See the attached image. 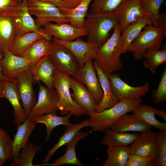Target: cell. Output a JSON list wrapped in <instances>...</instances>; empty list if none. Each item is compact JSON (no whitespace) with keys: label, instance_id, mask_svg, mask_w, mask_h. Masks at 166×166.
Here are the masks:
<instances>
[{"label":"cell","instance_id":"1","mask_svg":"<svg viewBox=\"0 0 166 166\" xmlns=\"http://www.w3.org/2000/svg\"><path fill=\"white\" fill-rule=\"evenodd\" d=\"M114 12L96 13L90 11L85 18L83 28L86 33L87 41L103 44L109 38L110 31L118 24Z\"/></svg>","mask_w":166,"mask_h":166},{"label":"cell","instance_id":"2","mask_svg":"<svg viewBox=\"0 0 166 166\" xmlns=\"http://www.w3.org/2000/svg\"><path fill=\"white\" fill-rule=\"evenodd\" d=\"M114 29L111 36L99 47L93 59L99 68L108 73L118 71L123 66L120 59L122 54L121 32L118 24Z\"/></svg>","mask_w":166,"mask_h":166},{"label":"cell","instance_id":"3","mask_svg":"<svg viewBox=\"0 0 166 166\" xmlns=\"http://www.w3.org/2000/svg\"><path fill=\"white\" fill-rule=\"evenodd\" d=\"M142 99H121L113 107L100 112L89 113L90 119L89 126L91 132H104L111 128L113 125L123 115L132 112L141 103Z\"/></svg>","mask_w":166,"mask_h":166},{"label":"cell","instance_id":"4","mask_svg":"<svg viewBox=\"0 0 166 166\" xmlns=\"http://www.w3.org/2000/svg\"><path fill=\"white\" fill-rule=\"evenodd\" d=\"M70 75L64 72L56 69L54 73L53 86L58 97L57 104L58 110L62 115L70 113L77 117L88 113L77 105L73 99L70 92Z\"/></svg>","mask_w":166,"mask_h":166},{"label":"cell","instance_id":"5","mask_svg":"<svg viewBox=\"0 0 166 166\" xmlns=\"http://www.w3.org/2000/svg\"><path fill=\"white\" fill-rule=\"evenodd\" d=\"M166 36V34L159 27L148 24L132 42L127 52H132L134 58L140 60L143 58V54L146 49H159Z\"/></svg>","mask_w":166,"mask_h":166},{"label":"cell","instance_id":"6","mask_svg":"<svg viewBox=\"0 0 166 166\" xmlns=\"http://www.w3.org/2000/svg\"><path fill=\"white\" fill-rule=\"evenodd\" d=\"M27 5L30 14L36 16L35 22L40 27L52 22L68 23L59 8L52 2L27 0Z\"/></svg>","mask_w":166,"mask_h":166},{"label":"cell","instance_id":"7","mask_svg":"<svg viewBox=\"0 0 166 166\" xmlns=\"http://www.w3.org/2000/svg\"><path fill=\"white\" fill-rule=\"evenodd\" d=\"M111 90L117 98L137 100L145 96L150 89V83L147 82L137 87L130 85L124 82L117 74L109 73Z\"/></svg>","mask_w":166,"mask_h":166},{"label":"cell","instance_id":"8","mask_svg":"<svg viewBox=\"0 0 166 166\" xmlns=\"http://www.w3.org/2000/svg\"><path fill=\"white\" fill-rule=\"evenodd\" d=\"M52 47L48 55L56 69L73 76L79 68L77 60L66 47L52 40Z\"/></svg>","mask_w":166,"mask_h":166},{"label":"cell","instance_id":"9","mask_svg":"<svg viewBox=\"0 0 166 166\" xmlns=\"http://www.w3.org/2000/svg\"><path fill=\"white\" fill-rule=\"evenodd\" d=\"M52 40L64 45L71 51L79 68L82 67L88 61L93 60L99 47L97 44L83 41L79 38L73 41H67L53 37Z\"/></svg>","mask_w":166,"mask_h":166},{"label":"cell","instance_id":"10","mask_svg":"<svg viewBox=\"0 0 166 166\" xmlns=\"http://www.w3.org/2000/svg\"><path fill=\"white\" fill-rule=\"evenodd\" d=\"M93 60H90L87 61L82 67L78 69L73 77L86 86L93 94L97 105L102 100L103 92Z\"/></svg>","mask_w":166,"mask_h":166},{"label":"cell","instance_id":"11","mask_svg":"<svg viewBox=\"0 0 166 166\" xmlns=\"http://www.w3.org/2000/svg\"><path fill=\"white\" fill-rule=\"evenodd\" d=\"M158 132L151 129L140 133L129 146L131 154L140 155L156 159L159 153L157 137Z\"/></svg>","mask_w":166,"mask_h":166},{"label":"cell","instance_id":"12","mask_svg":"<svg viewBox=\"0 0 166 166\" xmlns=\"http://www.w3.org/2000/svg\"><path fill=\"white\" fill-rule=\"evenodd\" d=\"M15 82L22 107L26 117H28L37 101L33 86L34 82L31 69L26 70L18 74Z\"/></svg>","mask_w":166,"mask_h":166},{"label":"cell","instance_id":"13","mask_svg":"<svg viewBox=\"0 0 166 166\" xmlns=\"http://www.w3.org/2000/svg\"><path fill=\"white\" fill-rule=\"evenodd\" d=\"M3 56L0 62L1 73L8 80L15 81L18 74L33 68L31 62L27 59L9 51H5Z\"/></svg>","mask_w":166,"mask_h":166},{"label":"cell","instance_id":"14","mask_svg":"<svg viewBox=\"0 0 166 166\" xmlns=\"http://www.w3.org/2000/svg\"><path fill=\"white\" fill-rule=\"evenodd\" d=\"M57 94L54 89L39 84L38 99L29 117L42 115L50 113H56L58 110Z\"/></svg>","mask_w":166,"mask_h":166},{"label":"cell","instance_id":"15","mask_svg":"<svg viewBox=\"0 0 166 166\" xmlns=\"http://www.w3.org/2000/svg\"><path fill=\"white\" fill-rule=\"evenodd\" d=\"M15 28L16 36L34 31H40L42 28L38 26L29 13L27 0L18 3L11 12Z\"/></svg>","mask_w":166,"mask_h":166},{"label":"cell","instance_id":"16","mask_svg":"<svg viewBox=\"0 0 166 166\" xmlns=\"http://www.w3.org/2000/svg\"><path fill=\"white\" fill-rule=\"evenodd\" d=\"M114 12L117 17L121 32L128 25L146 15L140 0H124Z\"/></svg>","mask_w":166,"mask_h":166},{"label":"cell","instance_id":"17","mask_svg":"<svg viewBox=\"0 0 166 166\" xmlns=\"http://www.w3.org/2000/svg\"><path fill=\"white\" fill-rule=\"evenodd\" d=\"M70 87L73 91L71 97L77 105L89 113L96 112L97 104L92 93L84 84L70 77Z\"/></svg>","mask_w":166,"mask_h":166},{"label":"cell","instance_id":"18","mask_svg":"<svg viewBox=\"0 0 166 166\" xmlns=\"http://www.w3.org/2000/svg\"><path fill=\"white\" fill-rule=\"evenodd\" d=\"M45 32L50 38L53 37L67 41L75 40L80 37L86 36L84 28H76L68 23L45 24L43 28Z\"/></svg>","mask_w":166,"mask_h":166},{"label":"cell","instance_id":"19","mask_svg":"<svg viewBox=\"0 0 166 166\" xmlns=\"http://www.w3.org/2000/svg\"><path fill=\"white\" fill-rule=\"evenodd\" d=\"M2 95L3 98L8 100L13 107L14 121L17 125L23 122L27 117L21 104L20 97L15 81H3Z\"/></svg>","mask_w":166,"mask_h":166},{"label":"cell","instance_id":"20","mask_svg":"<svg viewBox=\"0 0 166 166\" xmlns=\"http://www.w3.org/2000/svg\"><path fill=\"white\" fill-rule=\"evenodd\" d=\"M55 69L48 55L43 57L31 69L34 83L42 81L48 88L54 89L53 76Z\"/></svg>","mask_w":166,"mask_h":166},{"label":"cell","instance_id":"21","mask_svg":"<svg viewBox=\"0 0 166 166\" xmlns=\"http://www.w3.org/2000/svg\"><path fill=\"white\" fill-rule=\"evenodd\" d=\"M93 65L103 92L102 100L97 106L96 112L98 113L113 107L119 101L111 90L109 73L103 71L94 62Z\"/></svg>","mask_w":166,"mask_h":166},{"label":"cell","instance_id":"22","mask_svg":"<svg viewBox=\"0 0 166 166\" xmlns=\"http://www.w3.org/2000/svg\"><path fill=\"white\" fill-rule=\"evenodd\" d=\"M16 37V33L11 12L0 15V51L3 56L9 51Z\"/></svg>","mask_w":166,"mask_h":166},{"label":"cell","instance_id":"23","mask_svg":"<svg viewBox=\"0 0 166 166\" xmlns=\"http://www.w3.org/2000/svg\"><path fill=\"white\" fill-rule=\"evenodd\" d=\"M36 124L28 117L23 122L17 126V131L12 142L14 160L17 158L20 150L28 143L30 136L36 128Z\"/></svg>","mask_w":166,"mask_h":166},{"label":"cell","instance_id":"24","mask_svg":"<svg viewBox=\"0 0 166 166\" xmlns=\"http://www.w3.org/2000/svg\"><path fill=\"white\" fill-rule=\"evenodd\" d=\"M89 132H78L72 140L65 145L66 148L64 154L61 157L57 159L53 163H47L49 166H60L70 164L78 166H85L77 159L76 154L75 147L78 142L81 139L87 137Z\"/></svg>","mask_w":166,"mask_h":166},{"label":"cell","instance_id":"25","mask_svg":"<svg viewBox=\"0 0 166 166\" xmlns=\"http://www.w3.org/2000/svg\"><path fill=\"white\" fill-rule=\"evenodd\" d=\"M72 115L69 113L65 116L60 117L57 116V113H52L30 117L31 121L36 124L42 123L45 124L46 128L45 140L47 142L49 140L51 132L54 128L61 125L67 127L72 124L69 118Z\"/></svg>","mask_w":166,"mask_h":166},{"label":"cell","instance_id":"26","mask_svg":"<svg viewBox=\"0 0 166 166\" xmlns=\"http://www.w3.org/2000/svg\"><path fill=\"white\" fill-rule=\"evenodd\" d=\"M152 126L146 124L134 113H125L112 126L111 129L121 132H143L151 129Z\"/></svg>","mask_w":166,"mask_h":166},{"label":"cell","instance_id":"27","mask_svg":"<svg viewBox=\"0 0 166 166\" xmlns=\"http://www.w3.org/2000/svg\"><path fill=\"white\" fill-rule=\"evenodd\" d=\"M104 136L100 141L101 144L106 146H122L131 144L139 135L137 132L130 133L116 131L111 128L104 131Z\"/></svg>","mask_w":166,"mask_h":166},{"label":"cell","instance_id":"28","mask_svg":"<svg viewBox=\"0 0 166 166\" xmlns=\"http://www.w3.org/2000/svg\"><path fill=\"white\" fill-rule=\"evenodd\" d=\"M151 24L150 18L145 15L140 19L128 25L123 30L121 35L122 54L126 53L132 42L139 35L144 27Z\"/></svg>","mask_w":166,"mask_h":166},{"label":"cell","instance_id":"29","mask_svg":"<svg viewBox=\"0 0 166 166\" xmlns=\"http://www.w3.org/2000/svg\"><path fill=\"white\" fill-rule=\"evenodd\" d=\"M43 37L52 41V38L47 35L43 28L40 31L31 32L17 36L9 51L14 54L19 55L24 52L36 41Z\"/></svg>","mask_w":166,"mask_h":166},{"label":"cell","instance_id":"30","mask_svg":"<svg viewBox=\"0 0 166 166\" xmlns=\"http://www.w3.org/2000/svg\"><path fill=\"white\" fill-rule=\"evenodd\" d=\"M52 47V41L42 38L18 56L26 57L31 62L33 67L42 58L49 53Z\"/></svg>","mask_w":166,"mask_h":166},{"label":"cell","instance_id":"31","mask_svg":"<svg viewBox=\"0 0 166 166\" xmlns=\"http://www.w3.org/2000/svg\"><path fill=\"white\" fill-rule=\"evenodd\" d=\"M90 122L89 118H87L80 123L72 124L70 126L67 127L64 134L58 138V142L48 151L42 164H47L52 156L58 149L70 141L81 129L89 126Z\"/></svg>","mask_w":166,"mask_h":166},{"label":"cell","instance_id":"32","mask_svg":"<svg viewBox=\"0 0 166 166\" xmlns=\"http://www.w3.org/2000/svg\"><path fill=\"white\" fill-rule=\"evenodd\" d=\"M93 0H82L76 7L65 8L61 10L68 21V23L78 28H83L87 14L88 7Z\"/></svg>","mask_w":166,"mask_h":166},{"label":"cell","instance_id":"33","mask_svg":"<svg viewBox=\"0 0 166 166\" xmlns=\"http://www.w3.org/2000/svg\"><path fill=\"white\" fill-rule=\"evenodd\" d=\"M107 158L103 166H125L131 154L129 146H108Z\"/></svg>","mask_w":166,"mask_h":166},{"label":"cell","instance_id":"34","mask_svg":"<svg viewBox=\"0 0 166 166\" xmlns=\"http://www.w3.org/2000/svg\"><path fill=\"white\" fill-rule=\"evenodd\" d=\"M157 109L145 104H140L132 112L146 124L159 129L166 130V123L160 122L155 117Z\"/></svg>","mask_w":166,"mask_h":166},{"label":"cell","instance_id":"35","mask_svg":"<svg viewBox=\"0 0 166 166\" xmlns=\"http://www.w3.org/2000/svg\"><path fill=\"white\" fill-rule=\"evenodd\" d=\"M143 57L145 58L143 62L144 67L148 69L152 73H155L159 65L166 63L165 43L163 44L161 50L151 48L146 49L144 52Z\"/></svg>","mask_w":166,"mask_h":166},{"label":"cell","instance_id":"36","mask_svg":"<svg viewBox=\"0 0 166 166\" xmlns=\"http://www.w3.org/2000/svg\"><path fill=\"white\" fill-rule=\"evenodd\" d=\"M22 149L17 158L12 162L11 166H46V164H34L33 161L36 154L40 151L41 147L39 145L34 144L32 142H28Z\"/></svg>","mask_w":166,"mask_h":166},{"label":"cell","instance_id":"37","mask_svg":"<svg viewBox=\"0 0 166 166\" xmlns=\"http://www.w3.org/2000/svg\"><path fill=\"white\" fill-rule=\"evenodd\" d=\"M165 1V0H140L146 15L150 18L152 24L155 27L158 26L160 8Z\"/></svg>","mask_w":166,"mask_h":166},{"label":"cell","instance_id":"38","mask_svg":"<svg viewBox=\"0 0 166 166\" xmlns=\"http://www.w3.org/2000/svg\"><path fill=\"white\" fill-rule=\"evenodd\" d=\"M12 140L7 132L0 127V159L3 163L8 160L13 159Z\"/></svg>","mask_w":166,"mask_h":166},{"label":"cell","instance_id":"39","mask_svg":"<svg viewBox=\"0 0 166 166\" xmlns=\"http://www.w3.org/2000/svg\"><path fill=\"white\" fill-rule=\"evenodd\" d=\"M124 0H93L90 11L96 13L114 12Z\"/></svg>","mask_w":166,"mask_h":166},{"label":"cell","instance_id":"40","mask_svg":"<svg viewBox=\"0 0 166 166\" xmlns=\"http://www.w3.org/2000/svg\"><path fill=\"white\" fill-rule=\"evenodd\" d=\"M157 137L159 153L156 166H166V130H160Z\"/></svg>","mask_w":166,"mask_h":166},{"label":"cell","instance_id":"41","mask_svg":"<svg viewBox=\"0 0 166 166\" xmlns=\"http://www.w3.org/2000/svg\"><path fill=\"white\" fill-rule=\"evenodd\" d=\"M151 96L155 103L157 104L166 100V69L163 72L157 89L152 92Z\"/></svg>","mask_w":166,"mask_h":166},{"label":"cell","instance_id":"42","mask_svg":"<svg viewBox=\"0 0 166 166\" xmlns=\"http://www.w3.org/2000/svg\"><path fill=\"white\" fill-rule=\"evenodd\" d=\"M125 166H156V159L130 154Z\"/></svg>","mask_w":166,"mask_h":166},{"label":"cell","instance_id":"43","mask_svg":"<svg viewBox=\"0 0 166 166\" xmlns=\"http://www.w3.org/2000/svg\"><path fill=\"white\" fill-rule=\"evenodd\" d=\"M18 3L16 0H0V15L12 12Z\"/></svg>","mask_w":166,"mask_h":166},{"label":"cell","instance_id":"44","mask_svg":"<svg viewBox=\"0 0 166 166\" xmlns=\"http://www.w3.org/2000/svg\"><path fill=\"white\" fill-rule=\"evenodd\" d=\"M166 34V13L164 11L160 14L157 26Z\"/></svg>","mask_w":166,"mask_h":166},{"label":"cell","instance_id":"45","mask_svg":"<svg viewBox=\"0 0 166 166\" xmlns=\"http://www.w3.org/2000/svg\"><path fill=\"white\" fill-rule=\"evenodd\" d=\"M40 2H52L57 6L60 10L67 8L63 0H36Z\"/></svg>","mask_w":166,"mask_h":166},{"label":"cell","instance_id":"46","mask_svg":"<svg viewBox=\"0 0 166 166\" xmlns=\"http://www.w3.org/2000/svg\"><path fill=\"white\" fill-rule=\"evenodd\" d=\"M67 8H73L79 4L82 0H63Z\"/></svg>","mask_w":166,"mask_h":166},{"label":"cell","instance_id":"47","mask_svg":"<svg viewBox=\"0 0 166 166\" xmlns=\"http://www.w3.org/2000/svg\"><path fill=\"white\" fill-rule=\"evenodd\" d=\"M156 114L162 118L166 122V112L164 109H158Z\"/></svg>","mask_w":166,"mask_h":166},{"label":"cell","instance_id":"48","mask_svg":"<svg viewBox=\"0 0 166 166\" xmlns=\"http://www.w3.org/2000/svg\"><path fill=\"white\" fill-rule=\"evenodd\" d=\"M3 56V55L2 53L0 51V62ZM0 80L4 81V80H8L5 78L2 75L1 72V68L0 65Z\"/></svg>","mask_w":166,"mask_h":166},{"label":"cell","instance_id":"49","mask_svg":"<svg viewBox=\"0 0 166 166\" xmlns=\"http://www.w3.org/2000/svg\"><path fill=\"white\" fill-rule=\"evenodd\" d=\"M3 81L0 80V98H3L2 95Z\"/></svg>","mask_w":166,"mask_h":166},{"label":"cell","instance_id":"50","mask_svg":"<svg viewBox=\"0 0 166 166\" xmlns=\"http://www.w3.org/2000/svg\"><path fill=\"white\" fill-rule=\"evenodd\" d=\"M18 3H21L24 0H16Z\"/></svg>","mask_w":166,"mask_h":166},{"label":"cell","instance_id":"51","mask_svg":"<svg viewBox=\"0 0 166 166\" xmlns=\"http://www.w3.org/2000/svg\"><path fill=\"white\" fill-rule=\"evenodd\" d=\"M4 163H3L1 160L0 159V166H2L3 165Z\"/></svg>","mask_w":166,"mask_h":166}]
</instances>
